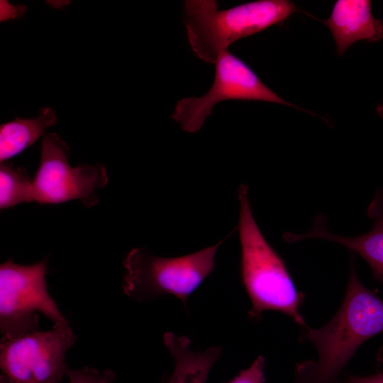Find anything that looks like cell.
<instances>
[{
    "label": "cell",
    "instance_id": "ba28073f",
    "mask_svg": "<svg viewBox=\"0 0 383 383\" xmlns=\"http://www.w3.org/2000/svg\"><path fill=\"white\" fill-rule=\"evenodd\" d=\"M69 149L55 133L44 136L40 163L33 179V201L59 204L80 200L88 208L99 201L97 191L106 186L108 174L100 165L72 167Z\"/></svg>",
    "mask_w": 383,
    "mask_h": 383
},
{
    "label": "cell",
    "instance_id": "8fae6325",
    "mask_svg": "<svg viewBox=\"0 0 383 383\" xmlns=\"http://www.w3.org/2000/svg\"><path fill=\"white\" fill-rule=\"evenodd\" d=\"M163 342L174 360V367L167 383H206L214 363L220 358L222 347L204 351L190 349V340L166 332Z\"/></svg>",
    "mask_w": 383,
    "mask_h": 383
},
{
    "label": "cell",
    "instance_id": "e0dca14e",
    "mask_svg": "<svg viewBox=\"0 0 383 383\" xmlns=\"http://www.w3.org/2000/svg\"><path fill=\"white\" fill-rule=\"evenodd\" d=\"M377 359L379 362H383V345L381 346L377 353Z\"/></svg>",
    "mask_w": 383,
    "mask_h": 383
},
{
    "label": "cell",
    "instance_id": "277c9868",
    "mask_svg": "<svg viewBox=\"0 0 383 383\" xmlns=\"http://www.w3.org/2000/svg\"><path fill=\"white\" fill-rule=\"evenodd\" d=\"M224 240L176 257L156 256L145 248L132 249L123 260V294L140 302L171 294L187 308L188 297L214 270L216 252Z\"/></svg>",
    "mask_w": 383,
    "mask_h": 383
},
{
    "label": "cell",
    "instance_id": "3957f363",
    "mask_svg": "<svg viewBox=\"0 0 383 383\" xmlns=\"http://www.w3.org/2000/svg\"><path fill=\"white\" fill-rule=\"evenodd\" d=\"M184 22L194 53L215 63L234 42L288 18L298 9L288 0H259L226 9L213 0L184 1Z\"/></svg>",
    "mask_w": 383,
    "mask_h": 383
},
{
    "label": "cell",
    "instance_id": "7a4b0ae2",
    "mask_svg": "<svg viewBox=\"0 0 383 383\" xmlns=\"http://www.w3.org/2000/svg\"><path fill=\"white\" fill-rule=\"evenodd\" d=\"M238 199L240 277L252 304L248 316L255 319L265 311H274L287 315L302 328L307 326L300 311L304 295L296 290L283 260L260 230L246 185L239 187Z\"/></svg>",
    "mask_w": 383,
    "mask_h": 383
},
{
    "label": "cell",
    "instance_id": "d6986e66",
    "mask_svg": "<svg viewBox=\"0 0 383 383\" xmlns=\"http://www.w3.org/2000/svg\"><path fill=\"white\" fill-rule=\"evenodd\" d=\"M0 383H11L9 380L3 374L0 375Z\"/></svg>",
    "mask_w": 383,
    "mask_h": 383
},
{
    "label": "cell",
    "instance_id": "30bf717a",
    "mask_svg": "<svg viewBox=\"0 0 383 383\" xmlns=\"http://www.w3.org/2000/svg\"><path fill=\"white\" fill-rule=\"evenodd\" d=\"M321 21L331 31L340 56L358 40L383 39V22L372 16L370 1L338 0L329 18Z\"/></svg>",
    "mask_w": 383,
    "mask_h": 383
},
{
    "label": "cell",
    "instance_id": "5bb4252c",
    "mask_svg": "<svg viewBox=\"0 0 383 383\" xmlns=\"http://www.w3.org/2000/svg\"><path fill=\"white\" fill-rule=\"evenodd\" d=\"M66 376L69 383H113L116 377L111 370H99L89 367L77 370L68 367Z\"/></svg>",
    "mask_w": 383,
    "mask_h": 383
},
{
    "label": "cell",
    "instance_id": "5b68a950",
    "mask_svg": "<svg viewBox=\"0 0 383 383\" xmlns=\"http://www.w3.org/2000/svg\"><path fill=\"white\" fill-rule=\"evenodd\" d=\"M77 337L67 321L51 330L2 336L0 367L11 383H61L67 350Z\"/></svg>",
    "mask_w": 383,
    "mask_h": 383
},
{
    "label": "cell",
    "instance_id": "4fadbf2b",
    "mask_svg": "<svg viewBox=\"0 0 383 383\" xmlns=\"http://www.w3.org/2000/svg\"><path fill=\"white\" fill-rule=\"evenodd\" d=\"M33 201V180L19 168L4 162L0 165V208Z\"/></svg>",
    "mask_w": 383,
    "mask_h": 383
},
{
    "label": "cell",
    "instance_id": "ffe728a7",
    "mask_svg": "<svg viewBox=\"0 0 383 383\" xmlns=\"http://www.w3.org/2000/svg\"><path fill=\"white\" fill-rule=\"evenodd\" d=\"M334 383H345V380L341 381V380L338 379L336 382H335Z\"/></svg>",
    "mask_w": 383,
    "mask_h": 383
},
{
    "label": "cell",
    "instance_id": "52a82bcc",
    "mask_svg": "<svg viewBox=\"0 0 383 383\" xmlns=\"http://www.w3.org/2000/svg\"><path fill=\"white\" fill-rule=\"evenodd\" d=\"M215 77L209 91L177 101L171 117L188 133L199 131L218 103L227 100L262 101L296 107L267 87L242 60L228 50L215 62Z\"/></svg>",
    "mask_w": 383,
    "mask_h": 383
},
{
    "label": "cell",
    "instance_id": "6da1fadb",
    "mask_svg": "<svg viewBox=\"0 0 383 383\" xmlns=\"http://www.w3.org/2000/svg\"><path fill=\"white\" fill-rule=\"evenodd\" d=\"M383 333V299L359 279L354 258L343 301L318 328H303L300 339L311 343L316 358L296 365L294 383H334L357 349Z\"/></svg>",
    "mask_w": 383,
    "mask_h": 383
},
{
    "label": "cell",
    "instance_id": "7c38bea8",
    "mask_svg": "<svg viewBox=\"0 0 383 383\" xmlns=\"http://www.w3.org/2000/svg\"><path fill=\"white\" fill-rule=\"evenodd\" d=\"M57 122L54 110L45 107L33 118H18L4 123L0 127L1 162L13 157L32 145L46 129Z\"/></svg>",
    "mask_w": 383,
    "mask_h": 383
},
{
    "label": "cell",
    "instance_id": "8992f818",
    "mask_svg": "<svg viewBox=\"0 0 383 383\" xmlns=\"http://www.w3.org/2000/svg\"><path fill=\"white\" fill-rule=\"evenodd\" d=\"M47 259L30 265L11 260L0 266V331L2 336L38 331L41 313L55 323L67 321L48 292Z\"/></svg>",
    "mask_w": 383,
    "mask_h": 383
},
{
    "label": "cell",
    "instance_id": "9a60e30c",
    "mask_svg": "<svg viewBox=\"0 0 383 383\" xmlns=\"http://www.w3.org/2000/svg\"><path fill=\"white\" fill-rule=\"evenodd\" d=\"M265 359L260 355L248 368L242 370L228 383H265Z\"/></svg>",
    "mask_w": 383,
    "mask_h": 383
},
{
    "label": "cell",
    "instance_id": "ac0fdd59",
    "mask_svg": "<svg viewBox=\"0 0 383 383\" xmlns=\"http://www.w3.org/2000/svg\"><path fill=\"white\" fill-rule=\"evenodd\" d=\"M377 113L379 117L383 118V104H380L377 107Z\"/></svg>",
    "mask_w": 383,
    "mask_h": 383
},
{
    "label": "cell",
    "instance_id": "2e32d148",
    "mask_svg": "<svg viewBox=\"0 0 383 383\" xmlns=\"http://www.w3.org/2000/svg\"><path fill=\"white\" fill-rule=\"evenodd\" d=\"M345 383H383V373L369 376L348 375Z\"/></svg>",
    "mask_w": 383,
    "mask_h": 383
},
{
    "label": "cell",
    "instance_id": "9c48e42d",
    "mask_svg": "<svg viewBox=\"0 0 383 383\" xmlns=\"http://www.w3.org/2000/svg\"><path fill=\"white\" fill-rule=\"evenodd\" d=\"M368 215L374 221L372 228L357 237L333 234L326 228L322 215L314 219L310 231L296 234L295 239H323L338 243L362 257L370 265L374 277L383 283V192H378L368 207Z\"/></svg>",
    "mask_w": 383,
    "mask_h": 383
}]
</instances>
